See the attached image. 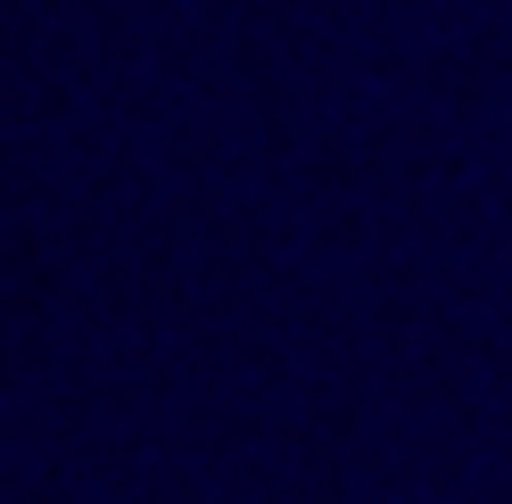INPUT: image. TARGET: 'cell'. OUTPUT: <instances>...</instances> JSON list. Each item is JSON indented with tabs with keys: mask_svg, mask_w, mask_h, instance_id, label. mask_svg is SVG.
<instances>
[]
</instances>
